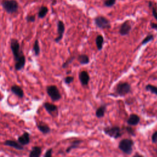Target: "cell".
Returning a JSON list of instances; mask_svg holds the SVG:
<instances>
[{
  "mask_svg": "<svg viewBox=\"0 0 157 157\" xmlns=\"http://www.w3.org/2000/svg\"><path fill=\"white\" fill-rule=\"evenodd\" d=\"M103 131L106 135L114 139H118L122 136L121 129L118 126L107 127L104 128Z\"/></svg>",
  "mask_w": 157,
  "mask_h": 157,
  "instance_id": "5b68a950",
  "label": "cell"
},
{
  "mask_svg": "<svg viewBox=\"0 0 157 157\" xmlns=\"http://www.w3.org/2000/svg\"><path fill=\"white\" fill-rule=\"evenodd\" d=\"M142 156V155H139V154H136V155H134V156Z\"/></svg>",
  "mask_w": 157,
  "mask_h": 157,
  "instance_id": "d590c367",
  "label": "cell"
},
{
  "mask_svg": "<svg viewBox=\"0 0 157 157\" xmlns=\"http://www.w3.org/2000/svg\"><path fill=\"white\" fill-rule=\"evenodd\" d=\"M106 109H107V107H106V105H105V104H103V105H101V106H99L96 110L95 114H96V117L98 118V119L103 118L105 115Z\"/></svg>",
  "mask_w": 157,
  "mask_h": 157,
  "instance_id": "ac0fdd59",
  "label": "cell"
},
{
  "mask_svg": "<svg viewBox=\"0 0 157 157\" xmlns=\"http://www.w3.org/2000/svg\"><path fill=\"white\" fill-rule=\"evenodd\" d=\"M4 144L6 146L11 147L15 149L19 150H22L24 149V147L22 145H21L19 142H16L15 141L12 140H7L4 142Z\"/></svg>",
  "mask_w": 157,
  "mask_h": 157,
  "instance_id": "4fadbf2b",
  "label": "cell"
},
{
  "mask_svg": "<svg viewBox=\"0 0 157 157\" xmlns=\"http://www.w3.org/2000/svg\"><path fill=\"white\" fill-rule=\"evenodd\" d=\"M43 106L49 113H50L52 115H54V113H57V114L58 107L55 104L46 102V103H44Z\"/></svg>",
  "mask_w": 157,
  "mask_h": 157,
  "instance_id": "8fae6325",
  "label": "cell"
},
{
  "mask_svg": "<svg viewBox=\"0 0 157 157\" xmlns=\"http://www.w3.org/2000/svg\"><path fill=\"white\" fill-rule=\"evenodd\" d=\"M82 142V140H80V139H77V140L74 141L73 142H71V145H69V146L67 148V149L66 150V153H69L72 150L78 148V147H79L80 144H81Z\"/></svg>",
  "mask_w": 157,
  "mask_h": 157,
  "instance_id": "d6986e66",
  "label": "cell"
},
{
  "mask_svg": "<svg viewBox=\"0 0 157 157\" xmlns=\"http://www.w3.org/2000/svg\"><path fill=\"white\" fill-rule=\"evenodd\" d=\"M65 31V26L63 21L59 20L57 23V31H58V36L55 39V43H59L63 39V34Z\"/></svg>",
  "mask_w": 157,
  "mask_h": 157,
  "instance_id": "ba28073f",
  "label": "cell"
},
{
  "mask_svg": "<svg viewBox=\"0 0 157 157\" xmlns=\"http://www.w3.org/2000/svg\"><path fill=\"white\" fill-rule=\"evenodd\" d=\"M126 130L128 132V133H129L130 135L131 136H135V133H134V130L131 127H126Z\"/></svg>",
  "mask_w": 157,
  "mask_h": 157,
  "instance_id": "f546056e",
  "label": "cell"
},
{
  "mask_svg": "<svg viewBox=\"0 0 157 157\" xmlns=\"http://www.w3.org/2000/svg\"><path fill=\"white\" fill-rule=\"evenodd\" d=\"M74 77H72V76H68V77L65 78L64 81H65V83L66 84L68 85V84H71L74 81Z\"/></svg>",
  "mask_w": 157,
  "mask_h": 157,
  "instance_id": "83f0119b",
  "label": "cell"
},
{
  "mask_svg": "<svg viewBox=\"0 0 157 157\" xmlns=\"http://www.w3.org/2000/svg\"><path fill=\"white\" fill-rule=\"evenodd\" d=\"M47 93L53 101H59L61 98V95L58 89L55 85H49L47 87Z\"/></svg>",
  "mask_w": 157,
  "mask_h": 157,
  "instance_id": "8992f818",
  "label": "cell"
},
{
  "mask_svg": "<svg viewBox=\"0 0 157 157\" xmlns=\"http://www.w3.org/2000/svg\"><path fill=\"white\" fill-rule=\"evenodd\" d=\"M33 51L34 52V55L36 56H38L40 54V46H39V43L38 40H36L34 41V45H33Z\"/></svg>",
  "mask_w": 157,
  "mask_h": 157,
  "instance_id": "cb8c5ba5",
  "label": "cell"
},
{
  "mask_svg": "<svg viewBox=\"0 0 157 157\" xmlns=\"http://www.w3.org/2000/svg\"><path fill=\"white\" fill-rule=\"evenodd\" d=\"M115 90L116 95L124 96L131 92V87L128 82H121L116 85Z\"/></svg>",
  "mask_w": 157,
  "mask_h": 157,
  "instance_id": "277c9868",
  "label": "cell"
},
{
  "mask_svg": "<svg viewBox=\"0 0 157 157\" xmlns=\"http://www.w3.org/2000/svg\"><path fill=\"white\" fill-rule=\"evenodd\" d=\"M140 120V117L138 115L132 113L130 115L128 118V119L127 120V124L130 126H136L139 124Z\"/></svg>",
  "mask_w": 157,
  "mask_h": 157,
  "instance_id": "7c38bea8",
  "label": "cell"
},
{
  "mask_svg": "<svg viewBox=\"0 0 157 157\" xmlns=\"http://www.w3.org/2000/svg\"><path fill=\"white\" fill-rule=\"evenodd\" d=\"M131 30V25L130 23V21L127 20L124 22L120 26L119 30V34L121 36H127L130 34Z\"/></svg>",
  "mask_w": 157,
  "mask_h": 157,
  "instance_id": "9c48e42d",
  "label": "cell"
},
{
  "mask_svg": "<svg viewBox=\"0 0 157 157\" xmlns=\"http://www.w3.org/2000/svg\"><path fill=\"white\" fill-rule=\"evenodd\" d=\"M150 26H151V28H152L157 30V24H156V23H150Z\"/></svg>",
  "mask_w": 157,
  "mask_h": 157,
  "instance_id": "836d02e7",
  "label": "cell"
},
{
  "mask_svg": "<svg viewBox=\"0 0 157 157\" xmlns=\"http://www.w3.org/2000/svg\"><path fill=\"white\" fill-rule=\"evenodd\" d=\"M95 43H96V45L98 50L99 51H101L103 49V44H104L103 36L101 34L98 35L95 39Z\"/></svg>",
  "mask_w": 157,
  "mask_h": 157,
  "instance_id": "ffe728a7",
  "label": "cell"
},
{
  "mask_svg": "<svg viewBox=\"0 0 157 157\" xmlns=\"http://www.w3.org/2000/svg\"><path fill=\"white\" fill-rule=\"evenodd\" d=\"M52 151H53L52 148L48 149L44 155V157H51L52 156Z\"/></svg>",
  "mask_w": 157,
  "mask_h": 157,
  "instance_id": "d6a6232c",
  "label": "cell"
},
{
  "mask_svg": "<svg viewBox=\"0 0 157 157\" xmlns=\"http://www.w3.org/2000/svg\"><path fill=\"white\" fill-rule=\"evenodd\" d=\"M2 6L4 10L8 14H14L18 11L19 3L16 0H2Z\"/></svg>",
  "mask_w": 157,
  "mask_h": 157,
  "instance_id": "7a4b0ae2",
  "label": "cell"
},
{
  "mask_svg": "<svg viewBox=\"0 0 157 157\" xmlns=\"http://www.w3.org/2000/svg\"><path fill=\"white\" fill-rule=\"evenodd\" d=\"M48 12H49V9L47 8V7L44 6H41L40 8V9H39L38 14H37L38 17L39 19H44L47 14Z\"/></svg>",
  "mask_w": 157,
  "mask_h": 157,
  "instance_id": "7402d4cb",
  "label": "cell"
},
{
  "mask_svg": "<svg viewBox=\"0 0 157 157\" xmlns=\"http://www.w3.org/2000/svg\"><path fill=\"white\" fill-rule=\"evenodd\" d=\"M134 142L131 139H124L121 140L119 144V149L126 155H131L133 152Z\"/></svg>",
  "mask_w": 157,
  "mask_h": 157,
  "instance_id": "3957f363",
  "label": "cell"
},
{
  "mask_svg": "<svg viewBox=\"0 0 157 157\" xmlns=\"http://www.w3.org/2000/svg\"><path fill=\"white\" fill-rule=\"evenodd\" d=\"M116 1L117 0H105L104 5L107 8H110L115 5V4L116 3Z\"/></svg>",
  "mask_w": 157,
  "mask_h": 157,
  "instance_id": "484cf974",
  "label": "cell"
},
{
  "mask_svg": "<svg viewBox=\"0 0 157 157\" xmlns=\"http://www.w3.org/2000/svg\"><path fill=\"white\" fill-rule=\"evenodd\" d=\"M74 59H75V57H72L69 58V59H68V60L63 64L62 68H66L67 66H68V65H69V64H71V63L73 61V60H74Z\"/></svg>",
  "mask_w": 157,
  "mask_h": 157,
  "instance_id": "4316f807",
  "label": "cell"
},
{
  "mask_svg": "<svg viewBox=\"0 0 157 157\" xmlns=\"http://www.w3.org/2000/svg\"><path fill=\"white\" fill-rule=\"evenodd\" d=\"M11 91L16 96H17L18 97L22 98L24 96V92L23 90H22V89L16 85H14L13 86L11 87Z\"/></svg>",
  "mask_w": 157,
  "mask_h": 157,
  "instance_id": "9a60e30c",
  "label": "cell"
},
{
  "mask_svg": "<svg viewBox=\"0 0 157 157\" xmlns=\"http://www.w3.org/2000/svg\"><path fill=\"white\" fill-rule=\"evenodd\" d=\"M42 153V148L41 147L34 146L32 148L29 155L30 157H39L40 156Z\"/></svg>",
  "mask_w": 157,
  "mask_h": 157,
  "instance_id": "e0dca14e",
  "label": "cell"
},
{
  "mask_svg": "<svg viewBox=\"0 0 157 157\" xmlns=\"http://www.w3.org/2000/svg\"><path fill=\"white\" fill-rule=\"evenodd\" d=\"M78 78H79L80 82L83 86L87 85L90 80V77L88 72L85 71H82L79 73Z\"/></svg>",
  "mask_w": 157,
  "mask_h": 157,
  "instance_id": "30bf717a",
  "label": "cell"
},
{
  "mask_svg": "<svg viewBox=\"0 0 157 157\" xmlns=\"http://www.w3.org/2000/svg\"><path fill=\"white\" fill-rule=\"evenodd\" d=\"M153 3H152V2H148V7H149V8H152V6H153Z\"/></svg>",
  "mask_w": 157,
  "mask_h": 157,
  "instance_id": "e575fe53",
  "label": "cell"
},
{
  "mask_svg": "<svg viewBox=\"0 0 157 157\" xmlns=\"http://www.w3.org/2000/svg\"><path fill=\"white\" fill-rule=\"evenodd\" d=\"M152 15L153 16V17L157 21V9L156 6H152Z\"/></svg>",
  "mask_w": 157,
  "mask_h": 157,
  "instance_id": "4dcf8cb0",
  "label": "cell"
},
{
  "mask_svg": "<svg viewBox=\"0 0 157 157\" xmlns=\"http://www.w3.org/2000/svg\"><path fill=\"white\" fill-rule=\"evenodd\" d=\"M153 38H154V36H153V34H148V35H147L142 40V41L141 43V44L142 45H145L148 43L153 41Z\"/></svg>",
  "mask_w": 157,
  "mask_h": 157,
  "instance_id": "d4e9b609",
  "label": "cell"
},
{
  "mask_svg": "<svg viewBox=\"0 0 157 157\" xmlns=\"http://www.w3.org/2000/svg\"><path fill=\"white\" fill-rule=\"evenodd\" d=\"M95 23L97 27L101 29H109L110 28V21L103 16H98L95 19Z\"/></svg>",
  "mask_w": 157,
  "mask_h": 157,
  "instance_id": "52a82bcc",
  "label": "cell"
},
{
  "mask_svg": "<svg viewBox=\"0 0 157 157\" xmlns=\"http://www.w3.org/2000/svg\"><path fill=\"white\" fill-rule=\"evenodd\" d=\"M36 17L34 15H29L26 17V20L28 22H35Z\"/></svg>",
  "mask_w": 157,
  "mask_h": 157,
  "instance_id": "f1b7e54d",
  "label": "cell"
},
{
  "mask_svg": "<svg viewBox=\"0 0 157 157\" xmlns=\"http://www.w3.org/2000/svg\"><path fill=\"white\" fill-rule=\"evenodd\" d=\"M10 46L14 58L15 69L17 71H20L25 67L26 63L25 56L21 50L20 44L16 39H11Z\"/></svg>",
  "mask_w": 157,
  "mask_h": 157,
  "instance_id": "6da1fadb",
  "label": "cell"
},
{
  "mask_svg": "<svg viewBox=\"0 0 157 157\" xmlns=\"http://www.w3.org/2000/svg\"><path fill=\"white\" fill-rule=\"evenodd\" d=\"M145 90L148 91V92H151L152 93L157 95V87L151 85V84H148L145 86Z\"/></svg>",
  "mask_w": 157,
  "mask_h": 157,
  "instance_id": "603a6c76",
  "label": "cell"
},
{
  "mask_svg": "<svg viewBox=\"0 0 157 157\" xmlns=\"http://www.w3.org/2000/svg\"><path fill=\"white\" fill-rule=\"evenodd\" d=\"M152 141L153 143L157 142V131H155L152 136Z\"/></svg>",
  "mask_w": 157,
  "mask_h": 157,
  "instance_id": "1f68e13d",
  "label": "cell"
},
{
  "mask_svg": "<svg viewBox=\"0 0 157 157\" xmlns=\"http://www.w3.org/2000/svg\"><path fill=\"white\" fill-rule=\"evenodd\" d=\"M77 60L81 65H87L90 62L89 57L85 54H81L78 56Z\"/></svg>",
  "mask_w": 157,
  "mask_h": 157,
  "instance_id": "44dd1931",
  "label": "cell"
},
{
  "mask_svg": "<svg viewBox=\"0 0 157 157\" xmlns=\"http://www.w3.org/2000/svg\"><path fill=\"white\" fill-rule=\"evenodd\" d=\"M18 142L22 145H26L29 144L30 142V134L27 132H24L22 135L19 137Z\"/></svg>",
  "mask_w": 157,
  "mask_h": 157,
  "instance_id": "5bb4252c",
  "label": "cell"
},
{
  "mask_svg": "<svg viewBox=\"0 0 157 157\" xmlns=\"http://www.w3.org/2000/svg\"><path fill=\"white\" fill-rule=\"evenodd\" d=\"M37 127L39 131L45 134H49L51 131L50 127L47 125H46V124H44L43 122H39L37 124Z\"/></svg>",
  "mask_w": 157,
  "mask_h": 157,
  "instance_id": "2e32d148",
  "label": "cell"
}]
</instances>
